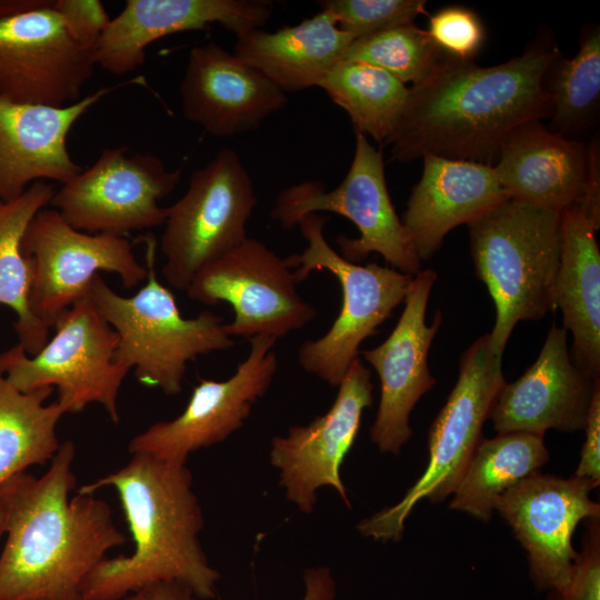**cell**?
I'll return each instance as SVG.
<instances>
[{
    "instance_id": "obj_11",
    "label": "cell",
    "mask_w": 600,
    "mask_h": 600,
    "mask_svg": "<svg viewBox=\"0 0 600 600\" xmlns=\"http://www.w3.org/2000/svg\"><path fill=\"white\" fill-rule=\"evenodd\" d=\"M21 249L31 269L30 310L49 329L100 271L118 274L126 288L147 279L126 237L79 231L47 207L28 226Z\"/></svg>"
},
{
    "instance_id": "obj_7",
    "label": "cell",
    "mask_w": 600,
    "mask_h": 600,
    "mask_svg": "<svg viewBox=\"0 0 600 600\" xmlns=\"http://www.w3.org/2000/svg\"><path fill=\"white\" fill-rule=\"evenodd\" d=\"M501 358L489 334L461 356L458 380L428 431L429 461L423 473L396 504L361 520L358 531L377 541H399L404 522L422 499L439 503L451 496L482 439L492 402L506 382Z\"/></svg>"
},
{
    "instance_id": "obj_31",
    "label": "cell",
    "mask_w": 600,
    "mask_h": 600,
    "mask_svg": "<svg viewBox=\"0 0 600 600\" xmlns=\"http://www.w3.org/2000/svg\"><path fill=\"white\" fill-rule=\"evenodd\" d=\"M547 87L552 113L548 129L577 140L596 120L600 102V30L589 24L581 31L578 52L560 54L550 66Z\"/></svg>"
},
{
    "instance_id": "obj_14",
    "label": "cell",
    "mask_w": 600,
    "mask_h": 600,
    "mask_svg": "<svg viewBox=\"0 0 600 600\" xmlns=\"http://www.w3.org/2000/svg\"><path fill=\"white\" fill-rule=\"evenodd\" d=\"M277 341L263 336L251 338L248 356L230 378H201L182 413L136 434L128 444L129 452L184 466L190 453L229 438L243 426L273 381Z\"/></svg>"
},
{
    "instance_id": "obj_27",
    "label": "cell",
    "mask_w": 600,
    "mask_h": 600,
    "mask_svg": "<svg viewBox=\"0 0 600 600\" xmlns=\"http://www.w3.org/2000/svg\"><path fill=\"white\" fill-rule=\"evenodd\" d=\"M548 460L542 436L508 432L492 439L482 438L451 494L449 508L489 522L499 498L540 472Z\"/></svg>"
},
{
    "instance_id": "obj_17",
    "label": "cell",
    "mask_w": 600,
    "mask_h": 600,
    "mask_svg": "<svg viewBox=\"0 0 600 600\" xmlns=\"http://www.w3.org/2000/svg\"><path fill=\"white\" fill-rule=\"evenodd\" d=\"M597 486L579 478L537 472L504 492L496 509L527 551L530 578L540 591L564 587L578 551L572 536L581 521L600 517L590 498Z\"/></svg>"
},
{
    "instance_id": "obj_32",
    "label": "cell",
    "mask_w": 600,
    "mask_h": 600,
    "mask_svg": "<svg viewBox=\"0 0 600 600\" xmlns=\"http://www.w3.org/2000/svg\"><path fill=\"white\" fill-rule=\"evenodd\" d=\"M448 58L427 30L413 22L354 39L343 60L374 66L406 86H416L430 77Z\"/></svg>"
},
{
    "instance_id": "obj_39",
    "label": "cell",
    "mask_w": 600,
    "mask_h": 600,
    "mask_svg": "<svg viewBox=\"0 0 600 600\" xmlns=\"http://www.w3.org/2000/svg\"><path fill=\"white\" fill-rule=\"evenodd\" d=\"M122 600H199L194 592L180 582L163 581L146 586Z\"/></svg>"
},
{
    "instance_id": "obj_10",
    "label": "cell",
    "mask_w": 600,
    "mask_h": 600,
    "mask_svg": "<svg viewBox=\"0 0 600 600\" xmlns=\"http://www.w3.org/2000/svg\"><path fill=\"white\" fill-rule=\"evenodd\" d=\"M320 211L343 216L358 228V238H337L346 260L360 263L376 252L400 272L420 271L421 260L387 188L383 156L364 134L357 133L350 169L338 187L326 190L318 181L292 184L277 196L271 218L293 229L302 217Z\"/></svg>"
},
{
    "instance_id": "obj_19",
    "label": "cell",
    "mask_w": 600,
    "mask_h": 600,
    "mask_svg": "<svg viewBox=\"0 0 600 600\" xmlns=\"http://www.w3.org/2000/svg\"><path fill=\"white\" fill-rule=\"evenodd\" d=\"M179 92L184 118L217 138L257 130L288 101L260 71L213 41L190 50Z\"/></svg>"
},
{
    "instance_id": "obj_9",
    "label": "cell",
    "mask_w": 600,
    "mask_h": 600,
    "mask_svg": "<svg viewBox=\"0 0 600 600\" xmlns=\"http://www.w3.org/2000/svg\"><path fill=\"white\" fill-rule=\"evenodd\" d=\"M257 204L252 179L234 150L223 148L194 170L184 194L168 207L160 240L167 283L186 291L198 271L243 242Z\"/></svg>"
},
{
    "instance_id": "obj_8",
    "label": "cell",
    "mask_w": 600,
    "mask_h": 600,
    "mask_svg": "<svg viewBox=\"0 0 600 600\" xmlns=\"http://www.w3.org/2000/svg\"><path fill=\"white\" fill-rule=\"evenodd\" d=\"M54 334L33 356L18 343L0 352V370L22 392L56 388L64 413L101 404L118 423L117 399L130 369L114 361L118 334L83 297L52 327Z\"/></svg>"
},
{
    "instance_id": "obj_6",
    "label": "cell",
    "mask_w": 600,
    "mask_h": 600,
    "mask_svg": "<svg viewBox=\"0 0 600 600\" xmlns=\"http://www.w3.org/2000/svg\"><path fill=\"white\" fill-rule=\"evenodd\" d=\"M327 219L318 213L302 217L299 227L307 247L286 259L296 283L314 270H327L339 281L341 309L330 329L316 340H306L298 350L302 369L330 386L338 387L350 364L358 358L360 344L404 301L413 276L376 262L346 260L326 240Z\"/></svg>"
},
{
    "instance_id": "obj_38",
    "label": "cell",
    "mask_w": 600,
    "mask_h": 600,
    "mask_svg": "<svg viewBox=\"0 0 600 600\" xmlns=\"http://www.w3.org/2000/svg\"><path fill=\"white\" fill-rule=\"evenodd\" d=\"M302 600H337V586L330 568L310 567L303 571Z\"/></svg>"
},
{
    "instance_id": "obj_3",
    "label": "cell",
    "mask_w": 600,
    "mask_h": 600,
    "mask_svg": "<svg viewBox=\"0 0 600 600\" xmlns=\"http://www.w3.org/2000/svg\"><path fill=\"white\" fill-rule=\"evenodd\" d=\"M104 487L118 492L134 549L127 557L104 558L87 578L82 600H121L163 581L186 584L199 600L214 598L220 574L199 540L203 513L186 464L133 454L124 467L77 492L92 494Z\"/></svg>"
},
{
    "instance_id": "obj_34",
    "label": "cell",
    "mask_w": 600,
    "mask_h": 600,
    "mask_svg": "<svg viewBox=\"0 0 600 600\" xmlns=\"http://www.w3.org/2000/svg\"><path fill=\"white\" fill-rule=\"evenodd\" d=\"M427 32L442 52L459 61H473L486 39L480 17L462 6H448L429 16Z\"/></svg>"
},
{
    "instance_id": "obj_28",
    "label": "cell",
    "mask_w": 600,
    "mask_h": 600,
    "mask_svg": "<svg viewBox=\"0 0 600 600\" xmlns=\"http://www.w3.org/2000/svg\"><path fill=\"white\" fill-rule=\"evenodd\" d=\"M54 192L49 181H37L18 198L0 200V304L14 311L13 329L29 356L47 343L50 329L30 310L31 269L21 242L34 216L50 204Z\"/></svg>"
},
{
    "instance_id": "obj_13",
    "label": "cell",
    "mask_w": 600,
    "mask_h": 600,
    "mask_svg": "<svg viewBox=\"0 0 600 600\" xmlns=\"http://www.w3.org/2000/svg\"><path fill=\"white\" fill-rule=\"evenodd\" d=\"M296 284L286 259L248 237L198 271L186 292L206 306L229 303L234 317L224 330L230 337L278 340L317 317V310L300 297Z\"/></svg>"
},
{
    "instance_id": "obj_37",
    "label": "cell",
    "mask_w": 600,
    "mask_h": 600,
    "mask_svg": "<svg viewBox=\"0 0 600 600\" xmlns=\"http://www.w3.org/2000/svg\"><path fill=\"white\" fill-rule=\"evenodd\" d=\"M586 439L581 449L576 477L587 479L599 487L600 483V383L597 384L586 426Z\"/></svg>"
},
{
    "instance_id": "obj_30",
    "label": "cell",
    "mask_w": 600,
    "mask_h": 600,
    "mask_svg": "<svg viewBox=\"0 0 600 600\" xmlns=\"http://www.w3.org/2000/svg\"><path fill=\"white\" fill-rule=\"evenodd\" d=\"M342 108L356 133L371 136L386 146L403 109L409 87L371 64L342 60L320 82Z\"/></svg>"
},
{
    "instance_id": "obj_40",
    "label": "cell",
    "mask_w": 600,
    "mask_h": 600,
    "mask_svg": "<svg viewBox=\"0 0 600 600\" xmlns=\"http://www.w3.org/2000/svg\"><path fill=\"white\" fill-rule=\"evenodd\" d=\"M52 0H0V20L49 6Z\"/></svg>"
},
{
    "instance_id": "obj_24",
    "label": "cell",
    "mask_w": 600,
    "mask_h": 600,
    "mask_svg": "<svg viewBox=\"0 0 600 600\" xmlns=\"http://www.w3.org/2000/svg\"><path fill=\"white\" fill-rule=\"evenodd\" d=\"M492 167L509 199L561 212L583 198L588 147L529 121L504 139Z\"/></svg>"
},
{
    "instance_id": "obj_25",
    "label": "cell",
    "mask_w": 600,
    "mask_h": 600,
    "mask_svg": "<svg viewBox=\"0 0 600 600\" xmlns=\"http://www.w3.org/2000/svg\"><path fill=\"white\" fill-rule=\"evenodd\" d=\"M560 217L554 306L573 337L570 354L574 364L590 379L600 380V251L596 240L600 219L578 203L562 210Z\"/></svg>"
},
{
    "instance_id": "obj_20",
    "label": "cell",
    "mask_w": 600,
    "mask_h": 600,
    "mask_svg": "<svg viewBox=\"0 0 600 600\" xmlns=\"http://www.w3.org/2000/svg\"><path fill=\"white\" fill-rule=\"evenodd\" d=\"M600 380L587 377L573 362L567 330L553 323L534 363L516 381L504 382L490 408L498 433L542 436L549 429L582 430Z\"/></svg>"
},
{
    "instance_id": "obj_35",
    "label": "cell",
    "mask_w": 600,
    "mask_h": 600,
    "mask_svg": "<svg viewBox=\"0 0 600 600\" xmlns=\"http://www.w3.org/2000/svg\"><path fill=\"white\" fill-rule=\"evenodd\" d=\"M584 523L570 580L564 587L548 591L547 600H600V517Z\"/></svg>"
},
{
    "instance_id": "obj_2",
    "label": "cell",
    "mask_w": 600,
    "mask_h": 600,
    "mask_svg": "<svg viewBox=\"0 0 600 600\" xmlns=\"http://www.w3.org/2000/svg\"><path fill=\"white\" fill-rule=\"evenodd\" d=\"M72 441L60 443L48 471L19 472L0 484V600H82L107 552L126 543L109 504L78 493Z\"/></svg>"
},
{
    "instance_id": "obj_29",
    "label": "cell",
    "mask_w": 600,
    "mask_h": 600,
    "mask_svg": "<svg viewBox=\"0 0 600 600\" xmlns=\"http://www.w3.org/2000/svg\"><path fill=\"white\" fill-rule=\"evenodd\" d=\"M53 388L22 392L0 370V484L30 466L51 461L59 449L57 424L64 414Z\"/></svg>"
},
{
    "instance_id": "obj_12",
    "label": "cell",
    "mask_w": 600,
    "mask_h": 600,
    "mask_svg": "<svg viewBox=\"0 0 600 600\" xmlns=\"http://www.w3.org/2000/svg\"><path fill=\"white\" fill-rule=\"evenodd\" d=\"M181 171L169 170L151 153L106 148L54 192L50 206L74 229L124 237L164 224L168 207L159 204L179 184Z\"/></svg>"
},
{
    "instance_id": "obj_36",
    "label": "cell",
    "mask_w": 600,
    "mask_h": 600,
    "mask_svg": "<svg viewBox=\"0 0 600 600\" xmlns=\"http://www.w3.org/2000/svg\"><path fill=\"white\" fill-rule=\"evenodd\" d=\"M52 8L70 36L93 52L111 20L104 6L98 0H54Z\"/></svg>"
},
{
    "instance_id": "obj_26",
    "label": "cell",
    "mask_w": 600,
    "mask_h": 600,
    "mask_svg": "<svg viewBox=\"0 0 600 600\" xmlns=\"http://www.w3.org/2000/svg\"><path fill=\"white\" fill-rule=\"evenodd\" d=\"M236 38L233 53L283 92L319 87L354 40L323 10L292 27L254 28Z\"/></svg>"
},
{
    "instance_id": "obj_16",
    "label": "cell",
    "mask_w": 600,
    "mask_h": 600,
    "mask_svg": "<svg viewBox=\"0 0 600 600\" xmlns=\"http://www.w3.org/2000/svg\"><path fill=\"white\" fill-rule=\"evenodd\" d=\"M49 6L0 20V96L20 103L77 102L92 77L93 52L69 33Z\"/></svg>"
},
{
    "instance_id": "obj_23",
    "label": "cell",
    "mask_w": 600,
    "mask_h": 600,
    "mask_svg": "<svg viewBox=\"0 0 600 600\" xmlns=\"http://www.w3.org/2000/svg\"><path fill=\"white\" fill-rule=\"evenodd\" d=\"M422 159L421 179L401 220L421 261L440 249L450 230L509 199L490 164L432 154Z\"/></svg>"
},
{
    "instance_id": "obj_41",
    "label": "cell",
    "mask_w": 600,
    "mask_h": 600,
    "mask_svg": "<svg viewBox=\"0 0 600 600\" xmlns=\"http://www.w3.org/2000/svg\"><path fill=\"white\" fill-rule=\"evenodd\" d=\"M0 526H1V516H0Z\"/></svg>"
},
{
    "instance_id": "obj_21",
    "label": "cell",
    "mask_w": 600,
    "mask_h": 600,
    "mask_svg": "<svg viewBox=\"0 0 600 600\" xmlns=\"http://www.w3.org/2000/svg\"><path fill=\"white\" fill-rule=\"evenodd\" d=\"M271 3L258 0H127L93 51L96 66L123 76L140 68L147 48L173 33L218 23L234 34L262 28Z\"/></svg>"
},
{
    "instance_id": "obj_33",
    "label": "cell",
    "mask_w": 600,
    "mask_h": 600,
    "mask_svg": "<svg viewBox=\"0 0 600 600\" xmlns=\"http://www.w3.org/2000/svg\"><path fill=\"white\" fill-rule=\"evenodd\" d=\"M318 3L353 39L413 23L421 14L429 16L424 0H323Z\"/></svg>"
},
{
    "instance_id": "obj_4",
    "label": "cell",
    "mask_w": 600,
    "mask_h": 600,
    "mask_svg": "<svg viewBox=\"0 0 600 600\" xmlns=\"http://www.w3.org/2000/svg\"><path fill=\"white\" fill-rule=\"evenodd\" d=\"M468 227L476 273L496 307L489 343L502 357L519 321L539 320L556 310L560 212L508 199Z\"/></svg>"
},
{
    "instance_id": "obj_22",
    "label": "cell",
    "mask_w": 600,
    "mask_h": 600,
    "mask_svg": "<svg viewBox=\"0 0 600 600\" xmlns=\"http://www.w3.org/2000/svg\"><path fill=\"white\" fill-rule=\"evenodd\" d=\"M127 81L64 107L20 103L0 96V200L18 198L37 181L64 184L81 172L68 150V134L83 114Z\"/></svg>"
},
{
    "instance_id": "obj_15",
    "label": "cell",
    "mask_w": 600,
    "mask_h": 600,
    "mask_svg": "<svg viewBox=\"0 0 600 600\" xmlns=\"http://www.w3.org/2000/svg\"><path fill=\"white\" fill-rule=\"evenodd\" d=\"M372 391L371 372L357 358L326 413L272 438L270 463L279 470L287 499L304 514L313 511L317 490L324 486L334 489L350 507L340 468L354 443L363 410L372 404Z\"/></svg>"
},
{
    "instance_id": "obj_18",
    "label": "cell",
    "mask_w": 600,
    "mask_h": 600,
    "mask_svg": "<svg viewBox=\"0 0 600 600\" xmlns=\"http://www.w3.org/2000/svg\"><path fill=\"white\" fill-rule=\"evenodd\" d=\"M433 269L413 276L404 298L403 311L389 337L379 346L361 351L380 380V401L370 438L380 452L399 456L410 440V414L420 398L436 384L428 367V354L442 316L438 310L431 324L426 311Z\"/></svg>"
},
{
    "instance_id": "obj_5",
    "label": "cell",
    "mask_w": 600,
    "mask_h": 600,
    "mask_svg": "<svg viewBox=\"0 0 600 600\" xmlns=\"http://www.w3.org/2000/svg\"><path fill=\"white\" fill-rule=\"evenodd\" d=\"M154 253V242L148 241L147 282L133 296L118 294L97 274L84 297L118 334L114 361L133 369L141 384L176 396L190 361L229 349L234 340L212 311L182 317L173 293L157 278Z\"/></svg>"
},
{
    "instance_id": "obj_1",
    "label": "cell",
    "mask_w": 600,
    "mask_h": 600,
    "mask_svg": "<svg viewBox=\"0 0 600 600\" xmlns=\"http://www.w3.org/2000/svg\"><path fill=\"white\" fill-rule=\"evenodd\" d=\"M560 54L543 34L520 56L491 67L448 58L409 87L386 143L391 160L406 163L432 154L492 166L516 128L551 117L547 74Z\"/></svg>"
}]
</instances>
